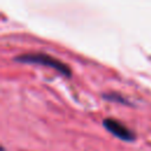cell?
<instances>
[{
	"label": "cell",
	"instance_id": "1",
	"mask_svg": "<svg viewBox=\"0 0 151 151\" xmlns=\"http://www.w3.org/2000/svg\"><path fill=\"white\" fill-rule=\"evenodd\" d=\"M14 60L19 61V63H24V64L44 65L46 67L58 71L60 74H63L65 77H71V68L68 67V65H66L61 60H59L50 54H46V53H25V54L17 55L14 58Z\"/></svg>",
	"mask_w": 151,
	"mask_h": 151
},
{
	"label": "cell",
	"instance_id": "2",
	"mask_svg": "<svg viewBox=\"0 0 151 151\" xmlns=\"http://www.w3.org/2000/svg\"><path fill=\"white\" fill-rule=\"evenodd\" d=\"M103 125L104 127L111 132L114 137L125 140V142H133L134 140V133L133 131H131L126 125H124L123 123H120L117 119L113 118H105L103 120Z\"/></svg>",
	"mask_w": 151,
	"mask_h": 151
},
{
	"label": "cell",
	"instance_id": "3",
	"mask_svg": "<svg viewBox=\"0 0 151 151\" xmlns=\"http://www.w3.org/2000/svg\"><path fill=\"white\" fill-rule=\"evenodd\" d=\"M104 97H105L106 99H109V100H116V101H119V103H126L124 98H122V97H118V96H116V94H111V96H107V94H105Z\"/></svg>",
	"mask_w": 151,
	"mask_h": 151
}]
</instances>
